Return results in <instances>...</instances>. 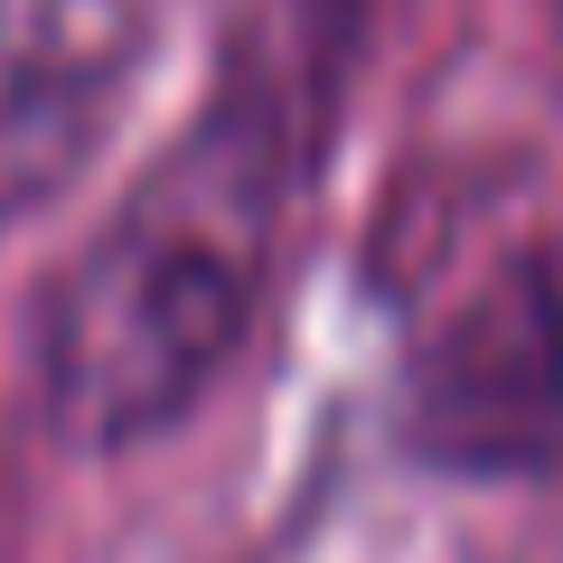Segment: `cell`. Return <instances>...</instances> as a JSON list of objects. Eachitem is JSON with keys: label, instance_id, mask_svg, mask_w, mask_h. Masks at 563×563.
<instances>
[{"label": "cell", "instance_id": "2", "mask_svg": "<svg viewBox=\"0 0 563 563\" xmlns=\"http://www.w3.org/2000/svg\"><path fill=\"white\" fill-rule=\"evenodd\" d=\"M161 0H0V225L38 217L141 85Z\"/></svg>", "mask_w": 563, "mask_h": 563}, {"label": "cell", "instance_id": "1", "mask_svg": "<svg viewBox=\"0 0 563 563\" xmlns=\"http://www.w3.org/2000/svg\"><path fill=\"white\" fill-rule=\"evenodd\" d=\"M301 169L310 95H291L263 57H235L179 151L151 161V179L95 225V244L38 301V395L57 432L141 442L225 376Z\"/></svg>", "mask_w": 563, "mask_h": 563}]
</instances>
